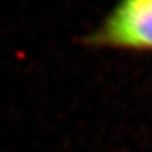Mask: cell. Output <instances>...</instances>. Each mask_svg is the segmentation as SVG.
<instances>
[{"label":"cell","mask_w":152,"mask_h":152,"mask_svg":"<svg viewBox=\"0 0 152 152\" xmlns=\"http://www.w3.org/2000/svg\"><path fill=\"white\" fill-rule=\"evenodd\" d=\"M83 43L94 48L152 52V0H119Z\"/></svg>","instance_id":"obj_1"}]
</instances>
